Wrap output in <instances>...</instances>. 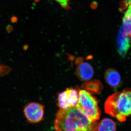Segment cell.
<instances>
[{
    "instance_id": "52a82bcc",
    "label": "cell",
    "mask_w": 131,
    "mask_h": 131,
    "mask_svg": "<svg viewBox=\"0 0 131 131\" xmlns=\"http://www.w3.org/2000/svg\"><path fill=\"white\" fill-rule=\"evenodd\" d=\"M76 73L80 80L83 81H89L93 75V69L89 63L82 62L78 66Z\"/></svg>"
},
{
    "instance_id": "5b68a950",
    "label": "cell",
    "mask_w": 131,
    "mask_h": 131,
    "mask_svg": "<svg viewBox=\"0 0 131 131\" xmlns=\"http://www.w3.org/2000/svg\"><path fill=\"white\" fill-rule=\"evenodd\" d=\"M24 114L28 122L36 123L42 120L44 114V106L39 103L32 102L24 108Z\"/></svg>"
},
{
    "instance_id": "4fadbf2b",
    "label": "cell",
    "mask_w": 131,
    "mask_h": 131,
    "mask_svg": "<svg viewBox=\"0 0 131 131\" xmlns=\"http://www.w3.org/2000/svg\"><path fill=\"white\" fill-rule=\"evenodd\" d=\"M130 37H131V41H130V42H131V35H130Z\"/></svg>"
},
{
    "instance_id": "7c38bea8",
    "label": "cell",
    "mask_w": 131,
    "mask_h": 131,
    "mask_svg": "<svg viewBox=\"0 0 131 131\" xmlns=\"http://www.w3.org/2000/svg\"><path fill=\"white\" fill-rule=\"evenodd\" d=\"M124 1L126 6L131 3V0H124Z\"/></svg>"
},
{
    "instance_id": "30bf717a",
    "label": "cell",
    "mask_w": 131,
    "mask_h": 131,
    "mask_svg": "<svg viewBox=\"0 0 131 131\" xmlns=\"http://www.w3.org/2000/svg\"><path fill=\"white\" fill-rule=\"evenodd\" d=\"M125 13L123 18L122 27L130 36L131 35V3Z\"/></svg>"
},
{
    "instance_id": "6da1fadb",
    "label": "cell",
    "mask_w": 131,
    "mask_h": 131,
    "mask_svg": "<svg viewBox=\"0 0 131 131\" xmlns=\"http://www.w3.org/2000/svg\"><path fill=\"white\" fill-rule=\"evenodd\" d=\"M98 124L90 121L77 107L60 108L57 113L54 124L57 131H96Z\"/></svg>"
},
{
    "instance_id": "8992f818",
    "label": "cell",
    "mask_w": 131,
    "mask_h": 131,
    "mask_svg": "<svg viewBox=\"0 0 131 131\" xmlns=\"http://www.w3.org/2000/svg\"><path fill=\"white\" fill-rule=\"evenodd\" d=\"M130 36L121 27L117 38V50L120 56L124 57L130 47Z\"/></svg>"
},
{
    "instance_id": "8fae6325",
    "label": "cell",
    "mask_w": 131,
    "mask_h": 131,
    "mask_svg": "<svg viewBox=\"0 0 131 131\" xmlns=\"http://www.w3.org/2000/svg\"><path fill=\"white\" fill-rule=\"evenodd\" d=\"M36 2H38L39 0H35ZM62 7L66 9L69 8V2L70 0H55Z\"/></svg>"
},
{
    "instance_id": "7a4b0ae2",
    "label": "cell",
    "mask_w": 131,
    "mask_h": 131,
    "mask_svg": "<svg viewBox=\"0 0 131 131\" xmlns=\"http://www.w3.org/2000/svg\"><path fill=\"white\" fill-rule=\"evenodd\" d=\"M106 113L119 122H125L131 117V89H124L108 97L105 103Z\"/></svg>"
},
{
    "instance_id": "3957f363",
    "label": "cell",
    "mask_w": 131,
    "mask_h": 131,
    "mask_svg": "<svg viewBox=\"0 0 131 131\" xmlns=\"http://www.w3.org/2000/svg\"><path fill=\"white\" fill-rule=\"evenodd\" d=\"M79 99L77 107L92 122L100 119L101 111L95 97L85 90H80Z\"/></svg>"
},
{
    "instance_id": "277c9868",
    "label": "cell",
    "mask_w": 131,
    "mask_h": 131,
    "mask_svg": "<svg viewBox=\"0 0 131 131\" xmlns=\"http://www.w3.org/2000/svg\"><path fill=\"white\" fill-rule=\"evenodd\" d=\"M79 99V93L77 90L67 89L59 95V107L63 109H69L75 107L77 106Z\"/></svg>"
},
{
    "instance_id": "ba28073f",
    "label": "cell",
    "mask_w": 131,
    "mask_h": 131,
    "mask_svg": "<svg viewBox=\"0 0 131 131\" xmlns=\"http://www.w3.org/2000/svg\"><path fill=\"white\" fill-rule=\"evenodd\" d=\"M105 79L108 85L114 89L119 86L121 82V78L119 73L114 69L110 68L106 71Z\"/></svg>"
},
{
    "instance_id": "9c48e42d",
    "label": "cell",
    "mask_w": 131,
    "mask_h": 131,
    "mask_svg": "<svg viewBox=\"0 0 131 131\" xmlns=\"http://www.w3.org/2000/svg\"><path fill=\"white\" fill-rule=\"evenodd\" d=\"M116 124L111 119L106 118L101 121L97 127L98 131H114L116 130Z\"/></svg>"
}]
</instances>
